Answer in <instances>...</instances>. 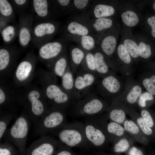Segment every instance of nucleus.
<instances>
[{"label":"nucleus","instance_id":"1","mask_svg":"<svg viewBox=\"0 0 155 155\" xmlns=\"http://www.w3.org/2000/svg\"><path fill=\"white\" fill-rule=\"evenodd\" d=\"M19 102L24 106L30 119L36 124L49 111L46 100L41 89L36 86L27 88Z\"/></svg>","mask_w":155,"mask_h":155},{"label":"nucleus","instance_id":"2","mask_svg":"<svg viewBox=\"0 0 155 155\" xmlns=\"http://www.w3.org/2000/svg\"><path fill=\"white\" fill-rule=\"evenodd\" d=\"M40 78L42 90L47 101L53 106L63 109L74 99L57 84L56 76L51 72H45Z\"/></svg>","mask_w":155,"mask_h":155},{"label":"nucleus","instance_id":"3","mask_svg":"<svg viewBox=\"0 0 155 155\" xmlns=\"http://www.w3.org/2000/svg\"><path fill=\"white\" fill-rule=\"evenodd\" d=\"M124 84L117 72H113L100 78L95 85L93 92L112 101L122 92Z\"/></svg>","mask_w":155,"mask_h":155},{"label":"nucleus","instance_id":"4","mask_svg":"<svg viewBox=\"0 0 155 155\" xmlns=\"http://www.w3.org/2000/svg\"><path fill=\"white\" fill-rule=\"evenodd\" d=\"M60 24L54 20L37 22L33 25L31 42L38 49L51 40L59 31Z\"/></svg>","mask_w":155,"mask_h":155},{"label":"nucleus","instance_id":"5","mask_svg":"<svg viewBox=\"0 0 155 155\" xmlns=\"http://www.w3.org/2000/svg\"><path fill=\"white\" fill-rule=\"evenodd\" d=\"M89 19L87 11L72 15L63 29L62 37L94 34L89 24Z\"/></svg>","mask_w":155,"mask_h":155},{"label":"nucleus","instance_id":"6","mask_svg":"<svg viewBox=\"0 0 155 155\" xmlns=\"http://www.w3.org/2000/svg\"><path fill=\"white\" fill-rule=\"evenodd\" d=\"M37 58L33 51L28 53L15 69L13 81L16 86L28 84L33 76Z\"/></svg>","mask_w":155,"mask_h":155},{"label":"nucleus","instance_id":"7","mask_svg":"<svg viewBox=\"0 0 155 155\" xmlns=\"http://www.w3.org/2000/svg\"><path fill=\"white\" fill-rule=\"evenodd\" d=\"M69 42L66 38L62 37L44 44L38 49V59L47 67L54 60L67 49Z\"/></svg>","mask_w":155,"mask_h":155},{"label":"nucleus","instance_id":"8","mask_svg":"<svg viewBox=\"0 0 155 155\" xmlns=\"http://www.w3.org/2000/svg\"><path fill=\"white\" fill-rule=\"evenodd\" d=\"M99 79L96 74L85 71L80 67L74 76L75 98H80L93 92Z\"/></svg>","mask_w":155,"mask_h":155},{"label":"nucleus","instance_id":"9","mask_svg":"<svg viewBox=\"0 0 155 155\" xmlns=\"http://www.w3.org/2000/svg\"><path fill=\"white\" fill-rule=\"evenodd\" d=\"M30 120L25 111L18 117L7 133L8 142L19 146L25 144L30 126Z\"/></svg>","mask_w":155,"mask_h":155},{"label":"nucleus","instance_id":"10","mask_svg":"<svg viewBox=\"0 0 155 155\" xmlns=\"http://www.w3.org/2000/svg\"><path fill=\"white\" fill-rule=\"evenodd\" d=\"M61 109L53 106L35 124V133L38 136L45 135L50 130L59 126L64 119Z\"/></svg>","mask_w":155,"mask_h":155},{"label":"nucleus","instance_id":"11","mask_svg":"<svg viewBox=\"0 0 155 155\" xmlns=\"http://www.w3.org/2000/svg\"><path fill=\"white\" fill-rule=\"evenodd\" d=\"M117 36L113 27L100 37L98 47L107 61L117 71L118 68L114 58L117 48Z\"/></svg>","mask_w":155,"mask_h":155},{"label":"nucleus","instance_id":"12","mask_svg":"<svg viewBox=\"0 0 155 155\" xmlns=\"http://www.w3.org/2000/svg\"><path fill=\"white\" fill-rule=\"evenodd\" d=\"M106 106V102L92 92L84 96L77 104L74 110L78 113L93 115L102 111Z\"/></svg>","mask_w":155,"mask_h":155},{"label":"nucleus","instance_id":"13","mask_svg":"<svg viewBox=\"0 0 155 155\" xmlns=\"http://www.w3.org/2000/svg\"><path fill=\"white\" fill-rule=\"evenodd\" d=\"M20 52L15 46H0V73L1 77L7 75L15 69Z\"/></svg>","mask_w":155,"mask_h":155},{"label":"nucleus","instance_id":"14","mask_svg":"<svg viewBox=\"0 0 155 155\" xmlns=\"http://www.w3.org/2000/svg\"><path fill=\"white\" fill-rule=\"evenodd\" d=\"M143 89L137 80L133 78L126 80L123 92L113 101L123 102L124 105L131 107L137 103L140 95L144 92Z\"/></svg>","mask_w":155,"mask_h":155},{"label":"nucleus","instance_id":"15","mask_svg":"<svg viewBox=\"0 0 155 155\" xmlns=\"http://www.w3.org/2000/svg\"><path fill=\"white\" fill-rule=\"evenodd\" d=\"M34 20L32 15L28 12H26L20 16L18 37L20 46L22 49L26 48L31 42Z\"/></svg>","mask_w":155,"mask_h":155},{"label":"nucleus","instance_id":"16","mask_svg":"<svg viewBox=\"0 0 155 155\" xmlns=\"http://www.w3.org/2000/svg\"><path fill=\"white\" fill-rule=\"evenodd\" d=\"M117 57L116 62L119 71L125 80L133 78V62L129 54L123 43L117 47L115 55Z\"/></svg>","mask_w":155,"mask_h":155},{"label":"nucleus","instance_id":"17","mask_svg":"<svg viewBox=\"0 0 155 155\" xmlns=\"http://www.w3.org/2000/svg\"><path fill=\"white\" fill-rule=\"evenodd\" d=\"M32 1V15L34 20L37 22L52 20L54 16L51 4V1L33 0Z\"/></svg>","mask_w":155,"mask_h":155},{"label":"nucleus","instance_id":"18","mask_svg":"<svg viewBox=\"0 0 155 155\" xmlns=\"http://www.w3.org/2000/svg\"><path fill=\"white\" fill-rule=\"evenodd\" d=\"M87 11L91 19L112 18L116 12V9L113 4L111 2L93 0L90 9Z\"/></svg>","mask_w":155,"mask_h":155},{"label":"nucleus","instance_id":"19","mask_svg":"<svg viewBox=\"0 0 155 155\" xmlns=\"http://www.w3.org/2000/svg\"><path fill=\"white\" fill-rule=\"evenodd\" d=\"M69 42L72 41L86 52H93L98 47L100 36L94 34L78 36H63Z\"/></svg>","mask_w":155,"mask_h":155},{"label":"nucleus","instance_id":"20","mask_svg":"<svg viewBox=\"0 0 155 155\" xmlns=\"http://www.w3.org/2000/svg\"><path fill=\"white\" fill-rule=\"evenodd\" d=\"M92 52L94 57L96 73L100 78L117 72L98 47Z\"/></svg>","mask_w":155,"mask_h":155},{"label":"nucleus","instance_id":"21","mask_svg":"<svg viewBox=\"0 0 155 155\" xmlns=\"http://www.w3.org/2000/svg\"><path fill=\"white\" fill-rule=\"evenodd\" d=\"M89 22L93 34L99 36L112 28L114 23L112 18L107 17L94 19L90 18Z\"/></svg>","mask_w":155,"mask_h":155},{"label":"nucleus","instance_id":"22","mask_svg":"<svg viewBox=\"0 0 155 155\" xmlns=\"http://www.w3.org/2000/svg\"><path fill=\"white\" fill-rule=\"evenodd\" d=\"M70 67L67 49L54 60L47 67L56 76L61 77Z\"/></svg>","mask_w":155,"mask_h":155},{"label":"nucleus","instance_id":"23","mask_svg":"<svg viewBox=\"0 0 155 155\" xmlns=\"http://www.w3.org/2000/svg\"><path fill=\"white\" fill-rule=\"evenodd\" d=\"M86 52L77 46L70 47L69 62L71 71L75 76L77 73L84 58Z\"/></svg>","mask_w":155,"mask_h":155},{"label":"nucleus","instance_id":"24","mask_svg":"<svg viewBox=\"0 0 155 155\" xmlns=\"http://www.w3.org/2000/svg\"><path fill=\"white\" fill-rule=\"evenodd\" d=\"M51 142L47 136H41L33 142L35 147L31 151V155H52L54 149Z\"/></svg>","mask_w":155,"mask_h":155},{"label":"nucleus","instance_id":"25","mask_svg":"<svg viewBox=\"0 0 155 155\" xmlns=\"http://www.w3.org/2000/svg\"><path fill=\"white\" fill-rule=\"evenodd\" d=\"M60 140L71 146H74L80 143L82 137L78 131L72 129H65L60 131L58 134Z\"/></svg>","mask_w":155,"mask_h":155},{"label":"nucleus","instance_id":"26","mask_svg":"<svg viewBox=\"0 0 155 155\" xmlns=\"http://www.w3.org/2000/svg\"><path fill=\"white\" fill-rule=\"evenodd\" d=\"M113 106L109 112V116L111 119L114 122L119 124L122 123L126 118V110L122 104L117 101H112Z\"/></svg>","mask_w":155,"mask_h":155},{"label":"nucleus","instance_id":"27","mask_svg":"<svg viewBox=\"0 0 155 155\" xmlns=\"http://www.w3.org/2000/svg\"><path fill=\"white\" fill-rule=\"evenodd\" d=\"M52 9L55 15H64L71 13L72 0L51 1Z\"/></svg>","mask_w":155,"mask_h":155},{"label":"nucleus","instance_id":"28","mask_svg":"<svg viewBox=\"0 0 155 155\" xmlns=\"http://www.w3.org/2000/svg\"><path fill=\"white\" fill-rule=\"evenodd\" d=\"M4 45H10L18 36V25L9 24L0 32Z\"/></svg>","mask_w":155,"mask_h":155},{"label":"nucleus","instance_id":"29","mask_svg":"<svg viewBox=\"0 0 155 155\" xmlns=\"http://www.w3.org/2000/svg\"><path fill=\"white\" fill-rule=\"evenodd\" d=\"M61 78V87L66 92L75 99L74 95V75L70 67Z\"/></svg>","mask_w":155,"mask_h":155},{"label":"nucleus","instance_id":"30","mask_svg":"<svg viewBox=\"0 0 155 155\" xmlns=\"http://www.w3.org/2000/svg\"><path fill=\"white\" fill-rule=\"evenodd\" d=\"M85 132L88 139L96 146H100L105 142V137L102 132L91 125L86 127Z\"/></svg>","mask_w":155,"mask_h":155},{"label":"nucleus","instance_id":"31","mask_svg":"<svg viewBox=\"0 0 155 155\" xmlns=\"http://www.w3.org/2000/svg\"><path fill=\"white\" fill-rule=\"evenodd\" d=\"M0 17L4 18L9 23L14 21L15 12L9 1L0 0Z\"/></svg>","mask_w":155,"mask_h":155},{"label":"nucleus","instance_id":"32","mask_svg":"<svg viewBox=\"0 0 155 155\" xmlns=\"http://www.w3.org/2000/svg\"><path fill=\"white\" fill-rule=\"evenodd\" d=\"M137 81L147 91L155 95V75L148 77L145 72L142 71L139 75Z\"/></svg>","mask_w":155,"mask_h":155},{"label":"nucleus","instance_id":"33","mask_svg":"<svg viewBox=\"0 0 155 155\" xmlns=\"http://www.w3.org/2000/svg\"><path fill=\"white\" fill-rule=\"evenodd\" d=\"M127 50L133 62H137L140 59L137 43L131 38H126L123 43Z\"/></svg>","mask_w":155,"mask_h":155},{"label":"nucleus","instance_id":"34","mask_svg":"<svg viewBox=\"0 0 155 155\" xmlns=\"http://www.w3.org/2000/svg\"><path fill=\"white\" fill-rule=\"evenodd\" d=\"M11 89V88H10ZM7 86L0 84V107L3 106L11 103L12 101L19 100V98H16L14 95L13 91Z\"/></svg>","mask_w":155,"mask_h":155},{"label":"nucleus","instance_id":"35","mask_svg":"<svg viewBox=\"0 0 155 155\" xmlns=\"http://www.w3.org/2000/svg\"><path fill=\"white\" fill-rule=\"evenodd\" d=\"M121 17L123 23L129 27L136 26L139 22L138 15L132 10H128L123 11L121 15Z\"/></svg>","mask_w":155,"mask_h":155},{"label":"nucleus","instance_id":"36","mask_svg":"<svg viewBox=\"0 0 155 155\" xmlns=\"http://www.w3.org/2000/svg\"><path fill=\"white\" fill-rule=\"evenodd\" d=\"M80 67L85 71L97 74L94 57L92 52H86Z\"/></svg>","mask_w":155,"mask_h":155},{"label":"nucleus","instance_id":"37","mask_svg":"<svg viewBox=\"0 0 155 155\" xmlns=\"http://www.w3.org/2000/svg\"><path fill=\"white\" fill-rule=\"evenodd\" d=\"M93 0H72V14H78L80 12L86 11L88 8L91 6Z\"/></svg>","mask_w":155,"mask_h":155},{"label":"nucleus","instance_id":"38","mask_svg":"<svg viewBox=\"0 0 155 155\" xmlns=\"http://www.w3.org/2000/svg\"><path fill=\"white\" fill-rule=\"evenodd\" d=\"M137 44L140 59L142 60L149 59L152 55V49L151 46L143 40L139 41Z\"/></svg>","mask_w":155,"mask_h":155},{"label":"nucleus","instance_id":"39","mask_svg":"<svg viewBox=\"0 0 155 155\" xmlns=\"http://www.w3.org/2000/svg\"><path fill=\"white\" fill-rule=\"evenodd\" d=\"M9 2L12 5L15 13L20 16L26 12L28 7L29 1L27 0H11Z\"/></svg>","mask_w":155,"mask_h":155},{"label":"nucleus","instance_id":"40","mask_svg":"<svg viewBox=\"0 0 155 155\" xmlns=\"http://www.w3.org/2000/svg\"><path fill=\"white\" fill-rule=\"evenodd\" d=\"M108 131L118 136L123 135L125 132L124 128L119 124L114 122L109 123L107 127Z\"/></svg>","mask_w":155,"mask_h":155},{"label":"nucleus","instance_id":"41","mask_svg":"<svg viewBox=\"0 0 155 155\" xmlns=\"http://www.w3.org/2000/svg\"><path fill=\"white\" fill-rule=\"evenodd\" d=\"M123 126L125 130L132 134L137 135L140 131V128L137 124L132 120H125Z\"/></svg>","mask_w":155,"mask_h":155},{"label":"nucleus","instance_id":"42","mask_svg":"<svg viewBox=\"0 0 155 155\" xmlns=\"http://www.w3.org/2000/svg\"><path fill=\"white\" fill-rule=\"evenodd\" d=\"M10 114L6 115L1 117L0 120V140H1L6 132L7 125L13 118Z\"/></svg>","mask_w":155,"mask_h":155},{"label":"nucleus","instance_id":"43","mask_svg":"<svg viewBox=\"0 0 155 155\" xmlns=\"http://www.w3.org/2000/svg\"><path fill=\"white\" fill-rule=\"evenodd\" d=\"M129 146L130 144L128 140L126 138H123L115 144L114 150L117 152H123L126 151Z\"/></svg>","mask_w":155,"mask_h":155},{"label":"nucleus","instance_id":"44","mask_svg":"<svg viewBox=\"0 0 155 155\" xmlns=\"http://www.w3.org/2000/svg\"><path fill=\"white\" fill-rule=\"evenodd\" d=\"M154 99V97L150 93L147 91H145L140 95L138 101V105L142 108L145 107L146 105V102Z\"/></svg>","mask_w":155,"mask_h":155},{"label":"nucleus","instance_id":"45","mask_svg":"<svg viewBox=\"0 0 155 155\" xmlns=\"http://www.w3.org/2000/svg\"><path fill=\"white\" fill-rule=\"evenodd\" d=\"M136 122L139 128L145 135H150L152 134V129L142 117H138L136 120Z\"/></svg>","mask_w":155,"mask_h":155},{"label":"nucleus","instance_id":"46","mask_svg":"<svg viewBox=\"0 0 155 155\" xmlns=\"http://www.w3.org/2000/svg\"><path fill=\"white\" fill-rule=\"evenodd\" d=\"M140 114L141 117L146 123L150 128L152 127L154 125L153 121L149 112L146 109L142 108Z\"/></svg>","mask_w":155,"mask_h":155},{"label":"nucleus","instance_id":"47","mask_svg":"<svg viewBox=\"0 0 155 155\" xmlns=\"http://www.w3.org/2000/svg\"><path fill=\"white\" fill-rule=\"evenodd\" d=\"M147 22L151 28V34L152 36L155 38V16L148 18Z\"/></svg>","mask_w":155,"mask_h":155},{"label":"nucleus","instance_id":"48","mask_svg":"<svg viewBox=\"0 0 155 155\" xmlns=\"http://www.w3.org/2000/svg\"><path fill=\"white\" fill-rule=\"evenodd\" d=\"M128 155H144L142 152L135 147H133L130 149Z\"/></svg>","mask_w":155,"mask_h":155},{"label":"nucleus","instance_id":"49","mask_svg":"<svg viewBox=\"0 0 155 155\" xmlns=\"http://www.w3.org/2000/svg\"><path fill=\"white\" fill-rule=\"evenodd\" d=\"M0 31L5 28L6 26L9 25V23L4 18L0 17Z\"/></svg>","mask_w":155,"mask_h":155},{"label":"nucleus","instance_id":"50","mask_svg":"<svg viewBox=\"0 0 155 155\" xmlns=\"http://www.w3.org/2000/svg\"><path fill=\"white\" fill-rule=\"evenodd\" d=\"M11 152L8 149L0 148V155H11Z\"/></svg>","mask_w":155,"mask_h":155},{"label":"nucleus","instance_id":"51","mask_svg":"<svg viewBox=\"0 0 155 155\" xmlns=\"http://www.w3.org/2000/svg\"><path fill=\"white\" fill-rule=\"evenodd\" d=\"M57 155H71V154L69 152L64 151L61 152Z\"/></svg>","mask_w":155,"mask_h":155},{"label":"nucleus","instance_id":"52","mask_svg":"<svg viewBox=\"0 0 155 155\" xmlns=\"http://www.w3.org/2000/svg\"><path fill=\"white\" fill-rule=\"evenodd\" d=\"M153 7L154 10L155 11V0L154 1L153 4Z\"/></svg>","mask_w":155,"mask_h":155}]
</instances>
